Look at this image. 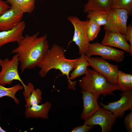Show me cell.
<instances>
[{
	"mask_svg": "<svg viewBox=\"0 0 132 132\" xmlns=\"http://www.w3.org/2000/svg\"><path fill=\"white\" fill-rule=\"evenodd\" d=\"M116 116L111 111L100 108L91 117L85 120L84 124L100 126L102 132H110L115 121Z\"/></svg>",
	"mask_w": 132,
	"mask_h": 132,
	"instance_id": "9c48e42d",
	"label": "cell"
},
{
	"mask_svg": "<svg viewBox=\"0 0 132 132\" xmlns=\"http://www.w3.org/2000/svg\"><path fill=\"white\" fill-rule=\"evenodd\" d=\"M39 34L37 32L31 35L26 34L10 53L18 55L22 73L26 69L38 66L49 49L47 34L39 37Z\"/></svg>",
	"mask_w": 132,
	"mask_h": 132,
	"instance_id": "6da1fadb",
	"label": "cell"
},
{
	"mask_svg": "<svg viewBox=\"0 0 132 132\" xmlns=\"http://www.w3.org/2000/svg\"><path fill=\"white\" fill-rule=\"evenodd\" d=\"M5 131L3 130L1 127L0 125V132H6Z\"/></svg>",
	"mask_w": 132,
	"mask_h": 132,
	"instance_id": "4dcf8cb0",
	"label": "cell"
},
{
	"mask_svg": "<svg viewBox=\"0 0 132 132\" xmlns=\"http://www.w3.org/2000/svg\"><path fill=\"white\" fill-rule=\"evenodd\" d=\"M128 17V12L126 10L110 9L108 12L106 24L103 29L105 30L126 35Z\"/></svg>",
	"mask_w": 132,
	"mask_h": 132,
	"instance_id": "5b68a950",
	"label": "cell"
},
{
	"mask_svg": "<svg viewBox=\"0 0 132 132\" xmlns=\"http://www.w3.org/2000/svg\"><path fill=\"white\" fill-rule=\"evenodd\" d=\"M18 55L15 54L11 59L6 58L4 59H0V66L1 70L0 72V85L4 86L6 85H10L14 80L20 82L24 89L27 87L21 78L18 71L19 64Z\"/></svg>",
	"mask_w": 132,
	"mask_h": 132,
	"instance_id": "277c9868",
	"label": "cell"
},
{
	"mask_svg": "<svg viewBox=\"0 0 132 132\" xmlns=\"http://www.w3.org/2000/svg\"><path fill=\"white\" fill-rule=\"evenodd\" d=\"M86 27V34L89 42L93 41L96 38L100 31L101 26L94 20L90 19Z\"/></svg>",
	"mask_w": 132,
	"mask_h": 132,
	"instance_id": "44dd1931",
	"label": "cell"
},
{
	"mask_svg": "<svg viewBox=\"0 0 132 132\" xmlns=\"http://www.w3.org/2000/svg\"><path fill=\"white\" fill-rule=\"evenodd\" d=\"M36 0H7L6 2L16 7L23 13L30 14L34 10Z\"/></svg>",
	"mask_w": 132,
	"mask_h": 132,
	"instance_id": "e0dca14e",
	"label": "cell"
},
{
	"mask_svg": "<svg viewBox=\"0 0 132 132\" xmlns=\"http://www.w3.org/2000/svg\"><path fill=\"white\" fill-rule=\"evenodd\" d=\"M23 13L16 7L11 6L0 15V31L11 30L22 21Z\"/></svg>",
	"mask_w": 132,
	"mask_h": 132,
	"instance_id": "8fae6325",
	"label": "cell"
},
{
	"mask_svg": "<svg viewBox=\"0 0 132 132\" xmlns=\"http://www.w3.org/2000/svg\"><path fill=\"white\" fill-rule=\"evenodd\" d=\"M125 35L127 41L129 42L131 46L132 47V24H129L127 26Z\"/></svg>",
	"mask_w": 132,
	"mask_h": 132,
	"instance_id": "4316f807",
	"label": "cell"
},
{
	"mask_svg": "<svg viewBox=\"0 0 132 132\" xmlns=\"http://www.w3.org/2000/svg\"><path fill=\"white\" fill-rule=\"evenodd\" d=\"M85 76L79 80V86L82 91L89 92L98 99L101 95H114V91H122L118 85L111 84L103 76L87 68Z\"/></svg>",
	"mask_w": 132,
	"mask_h": 132,
	"instance_id": "3957f363",
	"label": "cell"
},
{
	"mask_svg": "<svg viewBox=\"0 0 132 132\" xmlns=\"http://www.w3.org/2000/svg\"><path fill=\"white\" fill-rule=\"evenodd\" d=\"M124 54V51L97 42L89 43L85 55L87 57H90L93 55H98L105 60L119 63L123 60Z\"/></svg>",
	"mask_w": 132,
	"mask_h": 132,
	"instance_id": "ba28073f",
	"label": "cell"
},
{
	"mask_svg": "<svg viewBox=\"0 0 132 132\" xmlns=\"http://www.w3.org/2000/svg\"><path fill=\"white\" fill-rule=\"evenodd\" d=\"M121 97L119 100L109 103L107 105L99 104L102 108L111 111L117 117H121L124 112L132 109V89L123 90L121 93Z\"/></svg>",
	"mask_w": 132,
	"mask_h": 132,
	"instance_id": "30bf717a",
	"label": "cell"
},
{
	"mask_svg": "<svg viewBox=\"0 0 132 132\" xmlns=\"http://www.w3.org/2000/svg\"><path fill=\"white\" fill-rule=\"evenodd\" d=\"M127 42L125 35L118 32L105 30L104 36L101 44L121 49L130 53L132 56V47Z\"/></svg>",
	"mask_w": 132,
	"mask_h": 132,
	"instance_id": "7c38bea8",
	"label": "cell"
},
{
	"mask_svg": "<svg viewBox=\"0 0 132 132\" xmlns=\"http://www.w3.org/2000/svg\"><path fill=\"white\" fill-rule=\"evenodd\" d=\"M125 125L127 131L132 132V112H131L125 117Z\"/></svg>",
	"mask_w": 132,
	"mask_h": 132,
	"instance_id": "d4e9b609",
	"label": "cell"
},
{
	"mask_svg": "<svg viewBox=\"0 0 132 132\" xmlns=\"http://www.w3.org/2000/svg\"><path fill=\"white\" fill-rule=\"evenodd\" d=\"M126 74L130 81L132 83V74Z\"/></svg>",
	"mask_w": 132,
	"mask_h": 132,
	"instance_id": "f546056e",
	"label": "cell"
},
{
	"mask_svg": "<svg viewBox=\"0 0 132 132\" xmlns=\"http://www.w3.org/2000/svg\"><path fill=\"white\" fill-rule=\"evenodd\" d=\"M117 84L122 91L132 89V83L131 82L126 74L121 71L118 72Z\"/></svg>",
	"mask_w": 132,
	"mask_h": 132,
	"instance_id": "cb8c5ba5",
	"label": "cell"
},
{
	"mask_svg": "<svg viewBox=\"0 0 132 132\" xmlns=\"http://www.w3.org/2000/svg\"><path fill=\"white\" fill-rule=\"evenodd\" d=\"M68 87L70 89H72L73 90H75L76 89L75 86L77 81L72 82L70 80H68Z\"/></svg>",
	"mask_w": 132,
	"mask_h": 132,
	"instance_id": "f1b7e54d",
	"label": "cell"
},
{
	"mask_svg": "<svg viewBox=\"0 0 132 132\" xmlns=\"http://www.w3.org/2000/svg\"><path fill=\"white\" fill-rule=\"evenodd\" d=\"M10 7L8 3L2 0H0V15Z\"/></svg>",
	"mask_w": 132,
	"mask_h": 132,
	"instance_id": "83f0119b",
	"label": "cell"
},
{
	"mask_svg": "<svg viewBox=\"0 0 132 132\" xmlns=\"http://www.w3.org/2000/svg\"><path fill=\"white\" fill-rule=\"evenodd\" d=\"M23 86L18 84L11 87L7 88L0 85V98L4 96L10 97L14 100L17 104H19V100L15 96L16 93L19 91L23 89Z\"/></svg>",
	"mask_w": 132,
	"mask_h": 132,
	"instance_id": "d6986e66",
	"label": "cell"
},
{
	"mask_svg": "<svg viewBox=\"0 0 132 132\" xmlns=\"http://www.w3.org/2000/svg\"><path fill=\"white\" fill-rule=\"evenodd\" d=\"M67 19L74 27V33L72 41L74 42L78 46L79 55H85L89 43L86 31L89 19L82 21L77 16H73L68 17Z\"/></svg>",
	"mask_w": 132,
	"mask_h": 132,
	"instance_id": "8992f818",
	"label": "cell"
},
{
	"mask_svg": "<svg viewBox=\"0 0 132 132\" xmlns=\"http://www.w3.org/2000/svg\"><path fill=\"white\" fill-rule=\"evenodd\" d=\"M80 92L82 94L83 109L80 117L85 120H88L100 108L97 99L91 93L82 91Z\"/></svg>",
	"mask_w": 132,
	"mask_h": 132,
	"instance_id": "4fadbf2b",
	"label": "cell"
},
{
	"mask_svg": "<svg viewBox=\"0 0 132 132\" xmlns=\"http://www.w3.org/2000/svg\"><path fill=\"white\" fill-rule=\"evenodd\" d=\"M112 0H88L84 6V12L90 11H105L109 12Z\"/></svg>",
	"mask_w": 132,
	"mask_h": 132,
	"instance_id": "2e32d148",
	"label": "cell"
},
{
	"mask_svg": "<svg viewBox=\"0 0 132 132\" xmlns=\"http://www.w3.org/2000/svg\"><path fill=\"white\" fill-rule=\"evenodd\" d=\"M25 27V22L22 21L13 29L0 32V48L8 43L21 40L24 37L23 33Z\"/></svg>",
	"mask_w": 132,
	"mask_h": 132,
	"instance_id": "5bb4252c",
	"label": "cell"
},
{
	"mask_svg": "<svg viewBox=\"0 0 132 132\" xmlns=\"http://www.w3.org/2000/svg\"><path fill=\"white\" fill-rule=\"evenodd\" d=\"M41 90L39 88L33 89L29 96L26 99L25 107L29 108L33 105L39 104L42 100Z\"/></svg>",
	"mask_w": 132,
	"mask_h": 132,
	"instance_id": "7402d4cb",
	"label": "cell"
},
{
	"mask_svg": "<svg viewBox=\"0 0 132 132\" xmlns=\"http://www.w3.org/2000/svg\"><path fill=\"white\" fill-rule=\"evenodd\" d=\"M80 59V57L72 59L66 58L64 48L54 44L48 49L38 66L40 68L38 75L42 78L45 77L50 70L55 69L59 70L69 80V73L75 68Z\"/></svg>",
	"mask_w": 132,
	"mask_h": 132,
	"instance_id": "7a4b0ae2",
	"label": "cell"
},
{
	"mask_svg": "<svg viewBox=\"0 0 132 132\" xmlns=\"http://www.w3.org/2000/svg\"><path fill=\"white\" fill-rule=\"evenodd\" d=\"M80 60L72 72L70 74L69 79L73 80L77 77L85 74L88 66H89L88 60L84 55H81Z\"/></svg>",
	"mask_w": 132,
	"mask_h": 132,
	"instance_id": "ac0fdd59",
	"label": "cell"
},
{
	"mask_svg": "<svg viewBox=\"0 0 132 132\" xmlns=\"http://www.w3.org/2000/svg\"><path fill=\"white\" fill-rule=\"evenodd\" d=\"M51 106L52 104L49 101H46L41 105H33L26 108L24 112L25 116L28 118L48 119L49 118V112L51 108Z\"/></svg>",
	"mask_w": 132,
	"mask_h": 132,
	"instance_id": "9a60e30c",
	"label": "cell"
},
{
	"mask_svg": "<svg viewBox=\"0 0 132 132\" xmlns=\"http://www.w3.org/2000/svg\"><path fill=\"white\" fill-rule=\"evenodd\" d=\"M85 57L93 70L104 77L109 83L118 85V65L112 64L101 57Z\"/></svg>",
	"mask_w": 132,
	"mask_h": 132,
	"instance_id": "52a82bcc",
	"label": "cell"
},
{
	"mask_svg": "<svg viewBox=\"0 0 132 132\" xmlns=\"http://www.w3.org/2000/svg\"><path fill=\"white\" fill-rule=\"evenodd\" d=\"M110 9L126 10L130 16L132 13V0H112Z\"/></svg>",
	"mask_w": 132,
	"mask_h": 132,
	"instance_id": "603a6c76",
	"label": "cell"
},
{
	"mask_svg": "<svg viewBox=\"0 0 132 132\" xmlns=\"http://www.w3.org/2000/svg\"><path fill=\"white\" fill-rule=\"evenodd\" d=\"M87 13V18L95 21L99 25L104 26L106 24L108 12L105 11H90Z\"/></svg>",
	"mask_w": 132,
	"mask_h": 132,
	"instance_id": "ffe728a7",
	"label": "cell"
},
{
	"mask_svg": "<svg viewBox=\"0 0 132 132\" xmlns=\"http://www.w3.org/2000/svg\"><path fill=\"white\" fill-rule=\"evenodd\" d=\"M94 126L89 125L85 124L82 126H77L73 128L71 132H88Z\"/></svg>",
	"mask_w": 132,
	"mask_h": 132,
	"instance_id": "484cf974",
	"label": "cell"
}]
</instances>
